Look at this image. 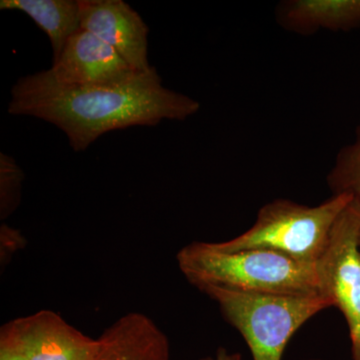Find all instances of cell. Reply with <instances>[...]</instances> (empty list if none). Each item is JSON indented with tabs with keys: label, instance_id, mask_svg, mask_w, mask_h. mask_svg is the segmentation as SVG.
Masks as SVG:
<instances>
[{
	"label": "cell",
	"instance_id": "1",
	"mask_svg": "<svg viewBox=\"0 0 360 360\" xmlns=\"http://www.w3.org/2000/svg\"><path fill=\"white\" fill-rule=\"evenodd\" d=\"M11 94V115L56 125L77 153L113 130L184 120L200 108L195 99L163 86L153 66L125 84L90 87L58 84L42 70L18 78Z\"/></svg>",
	"mask_w": 360,
	"mask_h": 360
},
{
	"label": "cell",
	"instance_id": "2",
	"mask_svg": "<svg viewBox=\"0 0 360 360\" xmlns=\"http://www.w3.org/2000/svg\"><path fill=\"white\" fill-rule=\"evenodd\" d=\"M180 271L201 290L219 286L240 292L284 296L324 295L316 264L270 250L225 252L193 243L177 255Z\"/></svg>",
	"mask_w": 360,
	"mask_h": 360
},
{
	"label": "cell",
	"instance_id": "3",
	"mask_svg": "<svg viewBox=\"0 0 360 360\" xmlns=\"http://www.w3.org/2000/svg\"><path fill=\"white\" fill-rule=\"evenodd\" d=\"M352 200L348 194H335L316 206L276 200L260 208L257 221L245 233L212 245L225 252L255 248L274 250L316 264L328 248L336 220Z\"/></svg>",
	"mask_w": 360,
	"mask_h": 360
},
{
	"label": "cell",
	"instance_id": "4",
	"mask_svg": "<svg viewBox=\"0 0 360 360\" xmlns=\"http://www.w3.org/2000/svg\"><path fill=\"white\" fill-rule=\"evenodd\" d=\"M200 290L219 304L225 319L243 336L253 360H281L296 331L315 314L333 307L326 295H255L219 286Z\"/></svg>",
	"mask_w": 360,
	"mask_h": 360
},
{
	"label": "cell",
	"instance_id": "5",
	"mask_svg": "<svg viewBox=\"0 0 360 360\" xmlns=\"http://www.w3.org/2000/svg\"><path fill=\"white\" fill-rule=\"evenodd\" d=\"M360 202L352 200L336 220L316 262L322 293L345 316L354 360H360Z\"/></svg>",
	"mask_w": 360,
	"mask_h": 360
},
{
	"label": "cell",
	"instance_id": "6",
	"mask_svg": "<svg viewBox=\"0 0 360 360\" xmlns=\"http://www.w3.org/2000/svg\"><path fill=\"white\" fill-rule=\"evenodd\" d=\"M47 72L58 84L90 87L125 84L143 71L134 70L110 45L79 30Z\"/></svg>",
	"mask_w": 360,
	"mask_h": 360
},
{
	"label": "cell",
	"instance_id": "7",
	"mask_svg": "<svg viewBox=\"0 0 360 360\" xmlns=\"http://www.w3.org/2000/svg\"><path fill=\"white\" fill-rule=\"evenodd\" d=\"M80 27L113 49L134 70L153 68L148 61L149 28L139 13L122 0H78Z\"/></svg>",
	"mask_w": 360,
	"mask_h": 360
},
{
	"label": "cell",
	"instance_id": "8",
	"mask_svg": "<svg viewBox=\"0 0 360 360\" xmlns=\"http://www.w3.org/2000/svg\"><path fill=\"white\" fill-rule=\"evenodd\" d=\"M30 360H90L98 340L85 335L52 310L13 319Z\"/></svg>",
	"mask_w": 360,
	"mask_h": 360
},
{
	"label": "cell",
	"instance_id": "9",
	"mask_svg": "<svg viewBox=\"0 0 360 360\" xmlns=\"http://www.w3.org/2000/svg\"><path fill=\"white\" fill-rule=\"evenodd\" d=\"M90 360H169V343L155 322L141 312L118 319L98 338Z\"/></svg>",
	"mask_w": 360,
	"mask_h": 360
},
{
	"label": "cell",
	"instance_id": "10",
	"mask_svg": "<svg viewBox=\"0 0 360 360\" xmlns=\"http://www.w3.org/2000/svg\"><path fill=\"white\" fill-rule=\"evenodd\" d=\"M279 20L300 33L349 30L360 25V0H295L281 6Z\"/></svg>",
	"mask_w": 360,
	"mask_h": 360
},
{
	"label": "cell",
	"instance_id": "11",
	"mask_svg": "<svg viewBox=\"0 0 360 360\" xmlns=\"http://www.w3.org/2000/svg\"><path fill=\"white\" fill-rule=\"evenodd\" d=\"M2 11H18L30 16L51 41L52 61L80 27L78 0H1Z\"/></svg>",
	"mask_w": 360,
	"mask_h": 360
},
{
	"label": "cell",
	"instance_id": "12",
	"mask_svg": "<svg viewBox=\"0 0 360 360\" xmlns=\"http://www.w3.org/2000/svg\"><path fill=\"white\" fill-rule=\"evenodd\" d=\"M328 181L333 195L348 194L360 202V125L354 141L341 149Z\"/></svg>",
	"mask_w": 360,
	"mask_h": 360
},
{
	"label": "cell",
	"instance_id": "13",
	"mask_svg": "<svg viewBox=\"0 0 360 360\" xmlns=\"http://www.w3.org/2000/svg\"><path fill=\"white\" fill-rule=\"evenodd\" d=\"M22 170L15 160L6 153H0V212L6 219L20 205Z\"/></svg>",
	"mask_w": 360,
	"mask_h": 360
},
{
	"label": "cell",
	"instance_id": "14",
	"mask_svg": "<svg viewBox=\"0 0 360 360\" xmlns=\"http://www.w3.org/2000/svg\"><path fill=\"white\" fill-rule=\"evenodd\" d=\"M0 360H30L13 321L0 329Z\"/></svg>",
	"mask_w": 360,
	"mask_h": 360
},
{
	"label": "cell",
	"instance_id": "15",
	"mask_svg": "<svg viewBox=\"0 0 360 360\" xmlns=\"http://www.w3.org/2000/svg\"><path fill=\"white\" fill-rule=\"evenodd\" d=\"M200 360H241L240 354H229L225 348L220 347L214 357H205Z\"/></svg>",
	"mask_w": 360,
	"mask_h": 360
},
{
	"label": "cell",
	"instance_id": "16",
	"mask_svg": "<svg viewBox=\"0 0 360 360\" xmlns=\"http://www.w3.org/2000/svg\"><path fill=\"white\" fill-rule=\"evenodd\" d=\"M359 245H360V236H359Z\"/></svg>",
	"mask_w": 360,
	"mask_h": 360
},
{
	"label": "cell",
	"instance_id": "17",
	"mask_svg": "<svg viewBox=\"0 0 360 360\" xmlns=\"http://www.w3.org/2000/svg\"><path fill=\"white\" fill-rule=\"evenodd\" d=\"M310 360H319V359H310Z\"/></svg>",
	"mask_w": 360,
	"mask_h": 360
}]
</instances>
